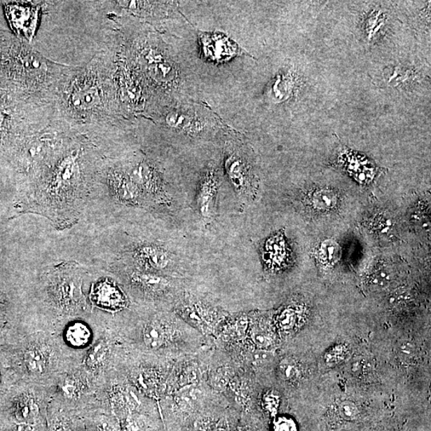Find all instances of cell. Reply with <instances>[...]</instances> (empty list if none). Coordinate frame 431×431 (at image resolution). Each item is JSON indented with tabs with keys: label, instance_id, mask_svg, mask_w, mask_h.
Wrapping results in <instances>:
<instances>
[{
	"label": "cell",
	"instance_id": "52a82bcc",
	"mask_svg": "<svg viewBox=\"0 0 431 431\" xmlns=\"http://www.w3.org/2000/svg\"><path fill=\"white\" fill-rule=\"evenodd\" d=\"M219 175L214 165H209L201 176L197 194V204L201 221L210 224L216 215Z\"/></svg>",
	"mask_w": 431,
	"mask_h": 431
},
{
	"label": "cell",
	"instance_id": "ba28073f",
	"mask_svg": "<svg viewBox=\"0 0 431 431\" xmlns=\"http://www.w3.org/2000/svg\"><path fill=\"white\" fill-rule=\"evenodd\" d=\"M135 261L141 267L153 272L165 271L174 264L170 252L156 245H144L134 251Z\"/></svg>",
	"mask_w": 431,
	"mask_h": 431
},
{
	"label": "cell",
	"instance_id": "30bf717a",
	"mask_svg": "<svg viewBox=\"0 0 431 431\" xmlns=\"http://www.w3.org/2000/svg\"><path fill=\"white\" fill-rule=\"evenodd\" d=\"M303 203L315 214H332L340 207V194L332 189L315 187L304 193Z\"/></svg>",
	"mask_w": 431,
	"mask_h": 431
},
{
	"label": "cell",
	"instance_id": "6da1fadb",
	"mask_svg": "<svg viewBox=\"0 0 431 431\" xmlns=\"http://www.w3.org/2000/svg\"><path fill=\"white\" fill-rule=\"evenodd\" d=\"M117 50L97 54L84 66L71 67L56 89L55 119L99 149L125 121L121 112L113 73Z\"/></svg>",
	"mask_w": 431,
	"mask_h": 431
},
{
	"label": "cell",
	"instance_id": "4dcf8cb0",
	"mask_svg": "<svg viewBox=\"0 0 431 431\" xmlns=\"http://www.w3.org/2000/svg\"><path fill=\"white\" fill-rule=\"evenodd\" d=\"M254 338L255 342L260 347H267L270 343L269 336L267 335L262 334V333H260V334H256Z\"/></svg>",
	"mask_w": 431,
	"mask_h": 431
},
{
	"label": "cell",
	"instance_id": "277c9868",
	"mask_svg": "<svg viewBox=\"0 0 431 431\" xmlns=\"http://www.w3.org/2000/svg\"><path fill=\"white\" fill-rule=\"evenodd\" d=\"M225 169L239 196L247 200H254L257 191L256 177L249 158L240 148L228 149Z\"/></svg>",
	"mask_w": 431,
	"mask_h": 431
},
{
	"label": "cell",
	"instance_id": "9a60e30c",
	"mask_svg": "<svg viewBox=\"0 0 431 431\" xmlns=\"http://www.w3.org/2000/svg\"><path fill=\"white\" fill-rule=\"evenodd\" d=\"M132 280L144 290L151 292L163 291L170 285L167 279L152 273L136 272L132 275Z\"/></svg>",
	"mask_w": 431,
	"mask_h": 431
},
{
	"label": "cell",
	"instance_id": "e0dca14e",
	"mask_svg": "<svg viewBox=\"0 0 431 431\" xmlns=\"http://www.w3.org/2000/svg\"><path fill=\"white\" fill-rule=\"evenodd\" d=\"M25 363L29 371L34 375H40L47 369V355L41 348H29L25 355Z\"/></svg>",
	"mask_w": 431,
	"mask_h": 431
},
{
	"label": "cell",
	"instance_id": "d4e9b609",
	"mask_svg": "<svg viewBox=\"0 0 431 431\" xmlns=\"http://www.w3.org/2000/svg\"><path fill=\"white\" fill-rule=\"evenodd\" d=\"M397 355L402 363H413L417 356L416 345L410 341L402 342L397 348Z\"/></svg>",
	"mask_w": 431,
	"mask_h": 431
},
{
	"label": "cell",
	"instance_id": "7c38bea8",
	"mask_svg": "<svg viewBox=\"0 0 431 431\" xmlns=\"http://www.w3.org/2000/svg\"><path fill=\"white\" fill-rule=\"evenodd\" d=\"M343 160L346 163V170L356 179L362 182H369L376 175V167L370 160L356 156L353 152H343ZM345 166V163L343 164Z\"/></svg>",
	"mask_w": 431,
	"mask_h": 431
},
{
	"label": "cell",
	"instance_id": "7a4b0ae2",
	"mask_svg": "<svg viewBox=\"0 0 431 431\" xmlns=\"http://www.w3.org/2000/svg\"><path fill=\"white\" fill-rule=\"evenodd\" d=\"M6 55V70L15 85L17 97L53 104L57 85L71 66L49 60L27 42L11 45Z\"/></svg>",
	"mask_w": 431,
	"mask_h": 431
},
{
	"label": "cell",
	"instance_id": "5b68a950",
	"mask_svg": "<svg viewBox=\"0 0 431 431\" xmlns=\"http://www.w3.org/2000/svg\"><path fill=\"white\" fill-rule=\"evenodd\" d=\"M7 11L15 32L32 45L42 19L43 1L8 4Z\"/></svg>",
	"mask_w": 431,
	"mask_h": 431
},
{
	"label": "cell",
	"instance_id": "484cf974",
	"mask_svg": "<svg viewBox=\"0 0 431 431\" xmlns=\"http://www.w3.org/2000/svg\"><path fill=\"white\" fill-rule=\"evenodd\" d=\"M275 81L273 84L272 90L274 93V96L277 97L278 99H283V92H285L284 95L285 97H289V92L292 89V86L289 79L287 77L284 76H278L277 78H275Z\"/></svg>",
	"mask_w": 431,
	"mask_h": 431
},
{
	"label": "cell",
	"instance_id": "d6986e66",
	"mask_svg": "<svg viewBox=\"0 0 431 431\" xmlns=\"http://www.w3.org/2000/svg\"><path fill=\"white\" fill-rule=\"evenodd\" d=\"M66 338L67 342L73 346L82 347L89 342L90 332L85 325L76 323L68 327Z\"/></svg>",
	"mask_w": 431,
	"mask_h": 431
},
{
	"label": "cell",
	"instance_id": "83f0119b",
	"mask_svg": "<svg viewBox=\"0 0 431 431\" xmlns=\"http://www.w3.org/2000/svg\"><path fill=\"white\" fill-rule=\"evenodd\" d=\"M373 226L379 233L388 234L392 231L394 224L392 218L388 215L381 214L374 218Z\"/></svg>",
	"mask_w": 431,
	"mask_h": 431
},
{
	"label": "cell",
	"instance_id": "2e32d148",
	"mask_svg": "<svg viewBox=\"0 0 431 431\" xmlns=\"http://www.w3.org/2000/svg\"><path fill=\"white\" fill-rule=\"evenodd\" d=\"M142 337L146 346L153 349L159 348L166 341L165 327L158 321H153L144 329Z\"/></svg>",
	"mask_w": 431,
	"mask_h": 431
},
{
	"label": "cell",
	"instance_id": "f546056e",
	"mask_svg": "<svg viewBox=\"0 0 431 431\" xmlns=\"http://www.w3.org/2000/svg\"><path fill=\"white\" fill-rule=\"evenodd\" d=\"M280 405L279 395L274 392H269L264 397V406L266 410L275 416L277 413Z\"/></svg>",
	"mask_w": 431,
	"mask_h": 431
},
{
	"label": "cell",
	"instance_id": "5bb4252c",
	"mask_svg": "<svg viewBox=\"0 0 431 431\" xmlns=\"http://www.w3.org/2000/svg\"><path fill=\"white\" fill-rule=\"evenodd\" d=\"M165 123L171 128L183 130L188 134H198L204 128L196 118L182 111L169 113L165 116Z\"/></svg>",
	"mask_w": 431,
	"mask_h": 431
},
{
	"label": "cell",
	"instance_id": "44dd1931",
	"mask_svg": "<svg viewBox=\"0 0 431 431\" xmlns=\"http://www.w3.org/2000/svg\"><path fill=\"white\" fill-rule=\"evenodd\" d=\"M278 370L280 378L287 382H294L301 376L300 367L291 359L281 361Z\"/></svg>",
	"mask_w": 431,
	"mask_h": 431
},
{
	"label": "cell",
	"instance_id": "4316f807",
	"mask_svg": "<svg viewBox=\"0 0 431 431\" xmlns=\"http://www.w3.org/2000/svg\"><path fill=\"white\" fill-rule=\"evenodd\" d=\"M297 320V313L294 309L287 308L280 313L278 322L281 329L290 330L294 327Z\"/></svg>",
	"mask_w": 431,
	"mask_h": 431
},
{
	"label": "cell",
	"instance_id": "ffe728a7",
	"mask_svg": "<svg viewBox=\"0 0 431 431\" xmlns=\"http://www.w3.org/2000/svg\"><path fill=\"white\" fill-rule=\"evenodd\" d=\"M15 408L16 417L22 421L33 420L36 418L39 412V407L36 401L31 398L20 399L17 402Z\"/></svg>",
	"mask_w": 431,
	"mask_h": 431
},
{
	"label": "cell",
	"instance_id": "603a6c76",
	"mask_svg": "<svg viewBox=\"0 0 431 431\" xmlns=\"http://www.w3.org/2000/svg\"><path fill=\"white\" fill-rule=\"evenodd\" d=\"M338 413L344 420L355 421L357 420L360 415V411L357 405L353 401L344 400L338 404Z\"/></svg>",
	"mask_w": 431,
	"mask_h": 431
},
{
	"label": "cell",
	"instance_id": "4fadbf2b",
	"mask_svg": "<svg viewBox=\"0 0 431 431\" xmlns=\"http://www.w3.org/2000/svg\"><path fill=\"white\" fill-rule=\"evenodd\" d=\"M95 299L101 306L108 308H118L125 304V299L122 292L117 286L107 280L97 286Z\"/></svg>",
	"mask_w": 431,
	"mask_h": 431
},
{
	"label": "cell",
	"instance_id": "8992f818",
	"mask_svg": "<svg viewBox=\"0 0 431 431\" xmlns=\"http://www.w3.org/2000/svg\"><path fill=\"white\" fill-rule=\"evenodd\" d=\"M109 187L121 203L130 206H140L144 201V195L137 184L132 179L123 165H114L102 168Z\"/></svg>",
	"mask_w": 431,
	"mask_h": 431
},
{
	"label": "cell",
	"instance_id": "8fae6325",
	"mask_svg": "<svg viewBox=\"0 0 431 431\" xmlns=\"http://www.w3.org/2000/svg\"><path fill=\"white\" fill-rule=\"evenodd\" d=\"M263 259L266 266L272 270H280L287 266L289 252L283 233H278L266 241Z\"/></svg>",
	"mask_w": 431,
	"mask_h": 431
},
{
	"label": "cell",
	"instance_id": "f1b7e54d",
	"mask_svg": "<svg viewBox=\"0 0 431 431\" xmlns=\"http://www.w3.org/2000/svg\"><path fill=\"white\" fill-rule=\"evenodd\" d=\"M273 431H298L296 424L289 417L281 416L275 419Z\"/></svg>",
	"mask_w": 431,
	"mask_h": 431
},
{
	"label": "cell",
	"instance_id": "cb8c5ba5",
	"mask_svg": "<svg viewBox=\"0 0 431 431\" xmlns=\"http://www.w3.org/2000/svg\"><path fill=\"white\" fill-rule=\"evenodd\" d=\"M392 281V273L386 268H381L374 272L370 278V285L377 289H383Z\"/></svg>",
	"mask_w": 431,
	"mask_h": 431
},
{
	"label": "cell",
	"instance_id": "ac0fdd59",
	"mask_svg": "<svg viewBox=\"0 0 431 431\" xmlns=\"http://www.w3.org/2000/svg\"><path fill=\"white\" fill-rule=\"evenodd\" d=\"M318 258L324 266H332L341 255L340 246L334 240H325L318 249Z\"/></svg>",
	"mask_w": 431,
	"mask_h": 431
},
{
	"label": "cell",
	"instance_id": "7402d4cb",
	"mask_svg": "<svg viewBox=\"0 0 431 431\" xmlns=\"http://www.w3.org/2000/svg\"><path fill=\"white\" fill-rule=\"evenodd\" d=\"M348 353V350L345 345L338 344L336 346L331 348L325 354L324 357L325 364L329 367H334L346 359Z\"/></svg>",
	"mask_w": 431,
	"mask_h": 431
},
{
	"label": "cell",
	"instance_id": "3957f363",
	"mask_svg": "<svg viewBox=\"0 0 431 431\" xmlns=\"http://www.w3.org/2000/svg\"><path fill=\"white\" fill-rule=\"evenodd\" d=\"M132 179L144 195L155 203L168 205L171 203L165 191L163 177L156 165L146 158L135 157L123 164Z\"/></svg>",
	"mask_w": 431,
	"mask_h": 431
},
{
	"label": "cell",
	"instance_id": "9c48e42d",
	"mask_svg": "<svg viewBox=\"0 0 431 431\" xmlns=\"http://www.w3.org/2000/svg\"><path fill=\"white\" fill-rule=\"evenodd\" d=\"M200 43L205 55L211 60H227L242 53L238 44L221 34H200Z\"/></svg>",
	"mask_w": 431,
	"mask_h": 431
}]
</instances>
